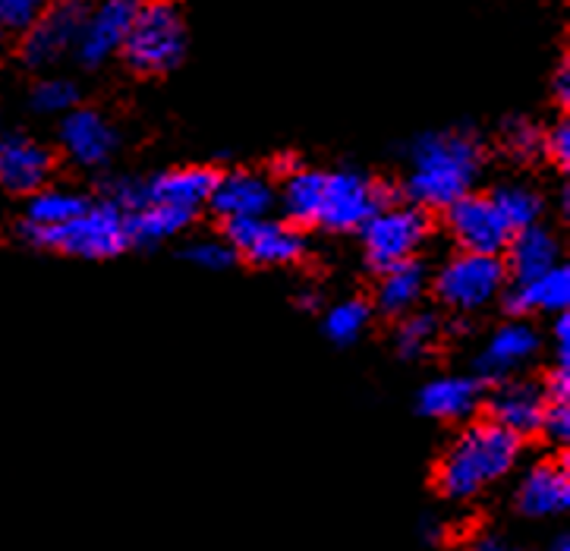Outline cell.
<instances>
[{
	"instance_id": "obj_24",
	"label": "cell",
	"mask_w": 570,
	"mask_h": 551,
	"mask_svg": "<svg viewBox=\"0 0 570 551\" xmlns=\"http://www.w3.org/2000/svg\"><path fill=\"white\" fill-rule=\"evenodd\" d=\"M322 184H325V170H291L284 174V186H281V208L284 215L309 227L318 218V203H322Z\"/></svg>"
},
{
	"instance_id": "obj_22",
	"label": "cell",
	"mask_w": 570,
	"mask_h": 551,
	"mask_svg": "<svg viewBox=\"0 0 570 551\" xmlns=\"http://www.w3.org/2000/svg\"><path fill=\"white\" fill-rule=\"evenodd\" d=\"M429 275H425L423 262L406 258L401 265H391L382 272L379 291H375V309L387 318H404L423 303Z\"/></svg>"
},
{
	"instance_id": "obj_41",
	"label": "cell",
	"mask_w": 570,
	"mask_h": 551,
	"mask_svg": "<svg viewBox=\"0 0 570 551\" xmlns=\"http://www.w3.org/2000/svg\"><path fill=\"white\" fill-rule=\"evenodd\" d=\"M570 189H568V186H564V189H561V211H564V215H568V211H570Z\"/></svg>"
},
{
	"instance_id": "obj_29",
	"label": "cell",
	"mask_w": 570,
	"mask_h": 551,
	"mask_svg": "<svg viewBox=\"0 0 570 551\" xmlns=\"http://www.w3.org/2000/svg\"><path fill=\"white\" fill-rule=\"evenodd\" d=\"M501 142H504V151L517 161H535L546 155V132L527 117L508 120L501 129Z\"/></svg>"
},
{
	"instance_id": "obj_26",
	"label": "cell",
	"mask_w": 570,
	"mask_h": 551,
	"mask_svg": "<svg viewBox=\"0 0 570 551\" xmlns=\"http://www.w3.org/2000/svg\"><path fill=\"white\" fill-rule=\"evenodd\" d=\"M492 203L501 211V218L508 220L511 230H520V227H530L535 220L542 218L546 211V199L535 193L533 186L527 184H504L498 186L492 193Z\"/></svg>"
},
{
	"instance_id": "obj_1",
	"label": "cell",
	"mask_w": 570,
	"mask_h": 551,
	"mask_svg": "<svg viewBox=\"0 0 570 551\" xmlns=\"http://www.w3.org/2000/svg\"><path fill=\"white\" fill-rule=\"evenodd\" d=\"M413 170L406 177L404 193L420 208H448L466 196L482 170V142L470 129L425 132L413 142Z\"/></svg>"
},
{
	"instance_id": "obj_11",
	"label": "cell",
	"mask_w": 570,
	"mask_h": 551,
	"mask_svg": "<svg viewBox=\"0 0 570 551\" xmlns=\"http://www.w3.org/2000/svg\"><path fill=\"white\" fill-rule=\"evenodd\" d=\"M136 7L139 0H101L89 10L79 41H76V55L86 67H101L105 60L120 55L132 17H136Z\"/></svg>"
},
{
	"instance_id": "obj_43",
	"label": "cell",
	"mask_w": 570,
	"mask_h": 551,
	"mask_svg": "<svg viewBox=\"0 0 570 551\" xmlns=\"http://www.w3.org/2000/svg\"><path fill=\"white\" fill-rule=\"evenodd\" d=\"M3 45H7V29L0 26V55H3Z\"/></svg>"
},
{
	"instance_id": "obj_39",
	"label": "cell",
	"mask_w": 570,
	"mask_h": 551,
	"mask_svg": "<svg viewBox=\"0 0 570 551\" xmlns=\"http://www.w3.org/2000/svg\"><path fill=\"white\" fill-rule=\"evenodd\" d=\"M296 303H299L303 309H318V294H313V291H303V294L296 296Z\"/></svg>"
},
{
	"instance_id": "obj_40",
	"label": "cell",
	"mask_w": 570,
	"mask_h": 551,
	"mask_svg": "<svg viewBox=\"0 0 570 551\" xmlns=\"http://www.w3.org/2000/svg\"><path fill=\"white\" fill-rule=\"evenodd\" d=\"M476 545L479 549H492V551L504 549V542H501V539H495V535H485V539H479Z\"/></svg>"
},
{
	"instance_id": "obj_10",
	"label": "cell",
	"mask_w": 570,
	"mask_h": 551,
	"mask_svg": "<svg viewBox=\"0 0 570 551\" xmlns=\"http://www.w3.org/2000/svg\"><path fill=\"white\" fill-rule=\"evenodd\" d=\"M444 224L448 234L458 243L463 253H489V256H501L508 239H511V227L501 218V211L492 203V196H460L444 208Z\"/></svg>"
},
{
	"instance_id": "obj_33",
	"label": "cell",
	"mask_w": 570,
	"mask_h": 551,
	"mask_svg": "<svg viewBox=\"0 0 570 551\" xmlns=\"http://www.w3.org/2000/svg\"><path fill=\"white\" fill-rule=\"evenodd\" d=\"M108 203L117 205L120 211H136L148 203V186L146 180H136V177H117L108 184Z\"/></svg>"
},
{
	"instance_id": "obj_42",
	"label": "cell",
	"mask_w": 570,
	"mask_h": 551,
	"mask_svg": "<svg viewBox=\"0 0 570 551\" xmlns=\"http://www.w3.org/2000/svg\"><path fill=\"white\" fill-rule=\"evenodd\" d=\"M554 549H564V551H568V549H570V535H568V533L558 535V539H554Z\"/></svg>"
},
{
	"instance_id": "obj_9",
	"label": "cell",
	"mask_w": 570,
	"mask_h": 551,
	"mask_svg": "<svg viewBox=\"0 0 570 551\" xmlns=\"http://www.w3.org/2000/svg\"><path fill=\"white\" fill-rule=\"evenodd\" d=\"M224 237L234 246L237 256H246L253 265H262V268L294 265L306 256V237L291 224H277L268 215L227 218L224 220Z\"/></svg>"
},
{
	"instance_id": "obj_37",
	"label": "cell",
	"mask_w": 570,
	"mask_h": 551,
	"mask_svg": "<svg viewBox=\"0 0 570 551\" xmlns=\"http://www.w3.org/2000/svg\"><path fill=\"white\" fill-rule=\"evenodd\" d=\"M554 341H558V363H568L570 366V315L568 309L558 313L554 322Z\"/></svg>"
},
{
	"instance_id": "obj_4",
	"label": "cell",
	"mask_w": 570,
	"mask_h": 551,
	"mask_svg": "<svg viewBox=\"0 0 570 551\" xmlns=\"http://www.w3.org/2000/svg\"><path fill=\"white\" fill-rule=\"evenodd\" d=\"M22 237L38 249H55L63 256L95 258V262L114 258L129 246L127 211H120L111 203L89 205L82 215H76L67 224H57V227H36L26 220Z\"/></svg>"
},
{
	"instance_id": "obj_16",
	"label": "cell",
	"mask_w": 570,
	"mask_h": 551,
	"mask_svg": "<svg viewBox=\"0 0 570 551\" xmlns=\"http://www.w3.org/2000/svg\"><path fill=\"white\" fill-rule=\"evenodd\" d=\"M482 378L473 375H442L420 391L416 410L425 420L439 423H463L482 406Z\"/></svg>"
},
{
	"instance_id": "obj_34",
	"label": "cell",
	"mask_w": 570,
	"mask_h": 551,
	"mask_svg": "<svg viewBox=\"0 0 570 551\" xmlns=\"http://www.w3.org/2000/svg\"><path fill=\"white\" fill-rule=\"evenodd\" d=\"M539 435H546L554 444H568L570 441V404H549L542 416Z\"/></svg>"
},
{
	"instance_id": "obj_15",
	"label": "cell",
	"mask_w": 570,
	"mask_h": 551,
	"mask_svg": "<svg viewBox=\"0 0 570 551\" xmlns=\"http://www.w3.org/2000/svg\"><path fill=\"white\" fill-rule=\"evenodd\" d=\"M55 170V155L26 136H7L0 139V184L10 193L32 196L36 189L48 184Z\"/></svg>"
},
{
	"instance_id": "obj_18",
	"label": "cell",
	"mask_w": 570,
	"mask_h": 551,
	"mask_svg": "<svg viewBox=\"0 0 570 551\" xmlns=\"http://www.w3.org/2000/svg\"><path fill=\"white\" fill-rule=\"evenodd\" d=\"M517 508L527 516H554L570 508V476L568 463L546 460L535 463L533 470L520 482Z\"/></svg>"
},
{
	"instance_id": "obj_25",
	"label": "cell",
	"mask_w": 570,
	"mask_h": 551,
	"mask_svg": "<svg viewBox=\"0 0 570 551\" xmlns=\"http://www.w3.org/2000/svg\"><path fill=\"white\" fill-rule=\"evenodd\" d=\"M89 199L79 196L73 189H36L29 208H26V220L36 224V227H57V224H67L76 215H82L89 208Z\"/></svg>"
},
{
	"instance_id": "obj_7",
	"label": "cell",
	"mask_w": 570,
	"mask_h": 551,
	"mask_svg": "<svg viewBox=\"0 0 570 551\" xmlns=\"http://www.w3.org/2000/svg\"><path fill=\"white\" fill-rule=\"evenodd\" d=\"M508 284V268L501 256L489 253H463L448 258L435 277V296L454 313H476L489 306Z\"/></svg>"
},
{
	"instance_id": "obj_2",
	"label": "cell",
	"mask_w": 570,
	"mask_h": 551,
	"mask_svg": "<svg viewBox=\"0 0 570 551\" xmlns=\"http://www.w3.org/2000/svg\"><path fill=\"white\" fill-rule=\"evenodd\" d=\"M523 439L495 420L466 425L439 463V492L454 501H466L504 479L520 460Z\"/></svg>"
},
{
	"instance_id": "obj_38",
	"label": "cell",
	"mask_w": 570,
	"mask_h": 551,
	"mask_svg": "<svg viewBox=\"0 0 570 551\" xmlns=\"http://www.w3.org/2000/svg\"><path fill=\"white\" fill-rule=\"evenodd\" d=\"M552 92H554V101L568 108V105H570V63H568V60H564V63L558 67V73H554Z\"/></svg>"
},
{
	"instance_id": "obj_23",
	"label": "cell",
	"mask_w": 570,
	"mask_h": 551,
	"mask_svg": "<svg viewBox=\"0 0 570 551\" xmlns=\"http://www.w3.org/2000/svg\"><path fill=\"white\" fill-rule=\"evenodd\" d=\"M193 215L196 211L184 208V205L146 203L142 208H136V211L127 215L129 243H136V246H158L165 239H174L193 224Z\"/></svg>"
},
{
	"instance_id": "obj_32",
	"label": "cell",
	"mask_w": 570,
	"mask_h": 551,
	"mask_svg": "<svg viewBox=\"0 0 570 551\" xmlns=\"http://www.w3.org/2000/svg\"><path fill=\"white\" fill-rule=\"evenodd\" d=\"M48 0H0V26L7 32H26L41 13Z\"/></svg>"
},
{
	"instance_id": "obj_17",
	"label": "cell",
	"mask_w": 570,
	"mask_h": 551,
	"mask_svg": "<svg viewBox=\"0 0 570 551\" xmlns=\"http://www.w3.org/2000/svg\"><path fill=\"white\" fill-rule=\"evenodd\" d=\"M208 205L215 208L218 218H256V215H268L275 205V189L265 177L249 174V170H234V174H222L218 186L212 193Z\"/></svg>"
},
{
	"instance_id": "obj_20",
	"label": "cell",
	"mask_w": 570,
	"mask_h": 551,
	"mask_svg": "<svg viewBox=\"0 0 570 551\" xmlns=\"http://www.w3.org/2000/svg\"><path fill=\"white\" fill-rule=\"evenodd\" d=\"M504 253H508V262H504L508 277H514V281H533L542 272H549L552 265H558L561 246H558L552 230H546L535 220L530 227H520V230L511 234Z\"/></svg>"
},
{
	"instance_id": "obj_12",
	"label": "cell",
	"mask_w": 570,
	"mask_h": 551,
	"mask_svg": "<svg viewBox=\"0 0 570 551\" xmlns=\"http://www.w3.org/2000/svg\"><path fill=\"white\" fill-rule=\"evenodd\" d=\"M60 146L79 167H105L120 146L114 124L92 108L67 110L60 124Z\"/></svg>"
},
{
	"instance_id": "obj_27",
	"label": "cell",
	"mask_w": 570,
	"mask_h": 551,
	"mask_svg": "<svg viewBox=\"0 0 570 551\" xmlns=\"http://www.w3.org/2000/svg\"><path fill=\"white\" fill-rule=\"evenodd\" d=\"M442 337V322L432 313H406L397 328V350L404 360H423L429 356Z\"/></svg>"
},
{
	"instance_id": "obj_6",
	"label": "cell",
	"mask_w": 570,
	"mask_h": 551,
	"mask_svg": "<svg viewBox=\"0 0 570 551\" xmlns=\"http://www.w3.org/2000/svg\"><path fill=\"white\" fill-rule=\"evenodd\" d=\"M394 199H397V193L391 186L379 184L360 170H325L315 224L337 230V234L360 230L379 208H385Z\"/></svg>"
},
{
	"instance_id": "obj_21",
	"label": "cell",
	"mask_w": 570,
	"mask_h": 551,
	"mask_svg": "<svg viewBox=\"0 0 570 551\" xmlns=\"http://www.w3.org/2000/svg\"><path fill=\"white\" fill-rule=\"evenodd\" d=\"M218 177L222 174L212 170V167H177V170H165V174L146 180L148 203L184 205V208L199 211L212 199V193L218 186Z\"/></svg>"
},
{
	"instance_id": "obj_3",
	"label": "cell",
	"mask_w": 570,
	"mask_h": 551,
	"mask_svg": "<svg viewBox=\"0 0 570 551\" xmlns=\"http://www.w3.org/2000/svg\"><path fill=\"white\" fill-rule=\"evenodd\" d=\"M120 55L139 76L177 70L186 57V22L180 7L174 0H139Z\"/></svg>"
},
{
	"instance_id": "obj_5",
	"label": "cell",
	"mask_w": 570,
	"mask_h": 551,
	"mask_svg": "<svg viewBox=\"0 0 570 551\" xmlns=\"http://www.w3.org/2000/svg\"><path fill=\"white\" fill-rule=\"evenodd\" d=\"M360 234H363L368 265L375 272H385L391 265H401L406 258L420 256V249L432 234V224H429L425 208H420V205L391 203L379 208L360 227Z\"/></svg>"
},
{
	"instance_id": "obj_8",
	"label": "cell",
	"mask_w": 570,
	"mask_h": 551,
	"mask_svg": "<svg viewBox=\"0 0 570 551\" xmlns=\"http://www.w3.org/2000/svg\"><path fill=\"white\" fill-rule=\"evenodd\" d=\"M89 10V0H48L45 13L22 32V60L41 70L76 51Z\"/></svg>"
},
{
	"instance_id": "obj_30",
	"label": "cell",
	"mask_w": 570,
	"mask_h": 551,
	"mask_svg": "<svg viewBox=\"0 0 570 551\" xmlns=\"http://www.w3.org/2000/svg\"><path fill=\"white\" fill-rule=\"evenodd\" d=\"M79 105V89L70 79H45L32 92V108L38 114H67Z\"/></svg>"
},
{
	"instance_id": "obj_28",
	"label": "cell",
	"mask_w": 570,
	"mask_h": 551,
	"mask_svg": "<svg viewBox=\"0 0 570 551\" xmlns=\"http://www.w3.org/2000/svg\"><path fill=\"white\" fill-rule=\"evenodd\" d=\"M368 318H372V309H368L363 299H347V303L334 306L332 313L325 315V334L332 337L334 344L347 347V344L363 337Z\"/></svg>"
},
{
	"instance_id": "obj_36",
	"label": "cell",
	"mask_w": 570,
	"mask_h": 551,
	"mask_svg": "<svg viewBox=\"0 0 570 551\" xmlns=\"http://www.w3.org/2000/svg\"><path fill=\"white\" fill-rule=\"evenodd\" d=\"M546 401L549 404H570V366L568 363H558L552 375H549V382H546Z\"/></svg>"
},
{
	"instance_id": "obj_19",
	"label": "cell",
	"mask_w": 570,
	"mask_h": 551,
	"mask_svg": "<svg viewBox=\"0 0 570 551\" xmlns=\"http://www.w3.org/2000/svg\"><path fill=\"white\" fill-rule=\"evenodd\" d=\"M570 306V268L552 265L533 281H514L504 294V309L511 315L533 313H564Z\"/></svg>"
},
{
	"instance_id": "obj_14",
	"label": "cell",
	"mask_w": 570,
	"mask_h": 551,
	"mask_svg": "<svg viewBox=\"0 0 570 551\" xmlns=\"http://www.w3.org/2000/svg\"><path fill=\"white\" fill-rule=\"evenodd\" d=\"M495 385V391L489 394V420L511 429L520 439L539 435L546 406H549L546 391L533 382H514V378H504Z\"/></svg>"
},
{
	"instance_id": "obj_35",
	"label": "cell",
	"mask_w": 570,
	"mask_h": 551,
	"mask_svg": "<svg viewBox=\"0 0 570 551\" xmlns=\"http://www.w3.org/2000/svg\"><path fill=\"white\" fill-rule=\"evenodd\" d=\"M546 155H549V158H552L554 165L561 167V170H568L570 167V124L568 120L554 124V127L546 132Z\"/></svg>"
},
{
	"instance_id": "obj_31",
	"label": "cell",
	"mask_w": 570,
	"mask_h": 551,
	"mask_svg": "<svg viewBox=\"0 0 570 551\" xmlns=\"http://www.w3.org/2000/svg\"><path fill=\"white\" fill-rule=\"evenodd\" d=\"M184 258L205 268V272H224V268H230L237 262V253H234V246L227 239L224 243L222 239H199V243L186 246Z\"/></svg>"
},
{
	"instance_id": "obj_13",
	"label": "cell",
	"mask_w": 570,
	"mask_h": 551,
	"mask_svg": "<svg viewBox=\"0 0 570 551\" xmlns=\"http://www.w3.org/2000/svg\"><path fill=\"white\" fill-rule=\"evenodd\" d=\"M539 350V334L527 322H508L489 337L476 360L482 382H504L514 378V372L530 366Z\"/></svg>"
}]
</instances>
